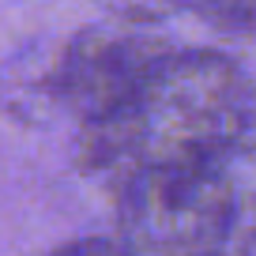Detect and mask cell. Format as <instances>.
I'll return each instance as SVG.
<instances>
[{
	"label": "cell",
	"instance_id": "obj_1",
	"mask_svg": "<svg viewBox=\"0 0 256 256\" xmlns=\"http://www.w3.org/2000/svg\"><path fill=\"white\" fill-rule=\"evenodd\" d=\"M252 124L256 90L230 56L166 49L124 106L80 128L76 158L110 181L154 162H222Z\"/></svg>",
	"mask_w": 256,
	"mask_h": 256
},
{
	"label": "cell",
	"instance_id": "obj_2",
	"mask_svg": "<svg viewBox=\"0 0 256 256\" xmlns=\"http://www.w3.org/2000/svg\"><path fill=\"white\" fill-rule=\"evenodd\" d=\"M113 184L117 238L132 256L226 252L230 181L222 162H154Z\"/></svg>",
	"mask_w": 256,
	"mask_h": 256
},
{
	"label": "cell",
	"instance_id": "obj_3",
	"mask_svg": "<svg viewBox=\"0 0 256 256\" xmlns=\"http://www.w3.org/2000/svg\"><path fill=\"white\" fill-rule=\"evenodd\" d=\"M166 49V42L144 34L140 23L83 26L46 49L38 72L19 68L16 110L30 113V102H38L49 113H68L83 128L124 106Z\"/></svg>",
	"mask_w": 256,
	"mask_h": 256
},
{
	"label": "cell",
	"instance_id": "obj_4",
	"mask_svg": "<svg viewBox=\"0 0 256 256\" xmlns=\"http://www.w3.org/2000/svg\"><path fill=\"white\" fill-rule=\"evenodd\" d=\"M230 181V238L226 256H256V140L248 136L222 158Z\"/></svg>",
	"mask_w": 256,
	"mask_h": 256
},
{
	"label": "cell",
	"instance_id": "obj_5",
	"mask_svg": "<svg viewBox=\"0 0 256 256\" xmlns=\"http://www.w3.org/2000/svg\"><path fill=\"white\" fill-rule=\"evenodd\" d=\"M177 8H188L208 26L238 38H256V0H174Z\"/></svg>",
	"mask_w": 256,
	"mask_h": 256
},
{
	"label": "cell",
	"instance_id": "obj_6",
	"mask_svg": "<svg viewBox=\"0 0 256 256\" xmlns=\"http://www.w3.org/2000/svg\"><path fill=\"white\" fill-rule=\"evenodd\" d=\"M102 4L120 19V23H147V19L177 8L174 0H102Z\"/></svg>",
	"mask_w": 256,
	"mask_h": 256
},
{
	"label": "cell",
	"instance_id": "obj_7",
	"mask_svg": "<svg viewBox=\"0 0 256 256\" xmlns=\"http://www.w3.org/2000/svg\"><path fill=\"white\" fill-rule=\"evenodd\" d=\"M46 256H132L120 238H80V241H68V245L53 248Z\"/></svg>",
	"mask_w": 256,
	"mask_h": 256
},
{
	"label": "cell",
	"instance_id": "obj_8",
	"mask_svg": "<svg viewBox=\"0 0 256 256\" xmlns=\"http://www.w3.org/2000/svg\"><path fill=\"white\" fill-rule=\"evenodd\" d=\"M208 256H226V252H208Z\"/></svg>",
	"mask_w": 256,
	"mask_h": 256
}]
</instances>
